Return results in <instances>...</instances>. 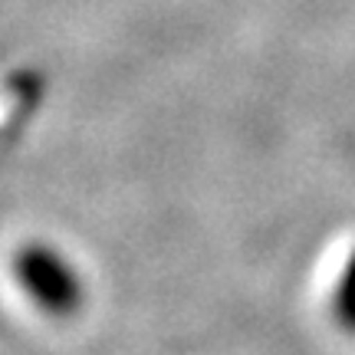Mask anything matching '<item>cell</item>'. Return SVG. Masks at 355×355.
I'll return each mask as SVG.
<instances>
[{
	"label": "cell",
	"instance_id": "7a4b0ae2",
	"mask_svg": "<svg viewBox=\"0 0 355 355\" xmlns=\"http://www.w3.org/2000/svg\"><path fill=\"white\" fill-rule=\"evenodd\" d=\"M332 309H336V322H339L345 332H355V254L349 257V263H345V270H343V279H339Z\"/></svg>",
	"mask_w": 355,
	"mask_h": 355
},
{
	"label": "cell",
	"instance_id": "6da1fadb",
	"mask_svg": "<svg viewBox=\"0 0 355 355\" xmlns=\"http://www.w3.org/2000/svg\"><path fill=\"white\" fill-rule=\"evenodd\" d=\"M17 279L24 283L30 300L50 316H73L83 306V279L66 263L60 250L46 243H30L13 260Z\"/></svg>",
	"mask_w": 355,
	"mask_h": 355
}]
</instances>
